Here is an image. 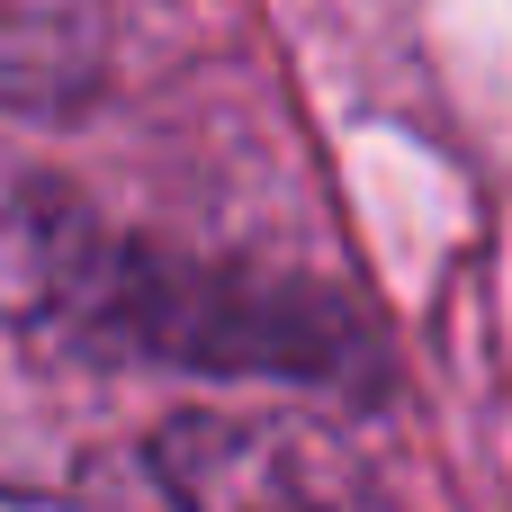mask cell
<instances>
[{"label":"cell","instance_id":"1","mask_svg":"<svg viewBox=\"0 0 512 512\" xmlns=\"http://www.w3.org/2000/svg\"><path fill=\"white\" fill-rule=\"evenodd\" d=\"M153 486L171 512H333L342 504V450L306 432L297 414L261 405H180L153 432Z\"/></svg>","mask_w":512,"mask_h":512}]
</instances>
